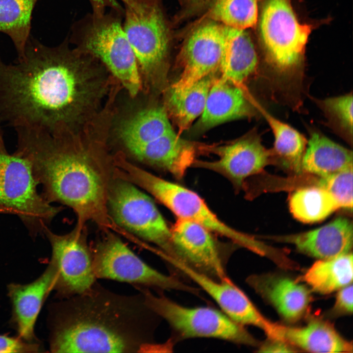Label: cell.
<instances>
[{
  "instance_id": "6da1fadb",
  "label": "cell",
  "mask_w": 353,
  "mask_h": 353,
  "mask_svg": "<svg viewBox=\"0 0 353 353\" xmlns=\"http://www.w3.org/2000/svg\"><path fill=\"white\" fill-rule=\"evenodd\" d=\"M69 43L50 47L30 35L16 64L0 58V122L50 135L86 125L108 92V70Z\"/></svg>"
},
{
  "instance_id": "7a4b0ae2",
  "label": "cell",
  "mask_w": 353,
  "mask_h": 353,
  "mask_svg": "<svg viewBox=\"0 0 353 353\" xmlns=\"http://www.w3.org/2000/svg\"><path fill=\"white\" fill-rule=\"evenodd\" d=\"M76 131L56 135L30 130L16 131L15 153L29 162L50 203L66 205L75 212L76 226L96 224L103 231L120 233L108 208L110 185L115 176L112 157L100 141L88 142Z\"/></svg>"
},
{
  "instance_id": "3957f363",
  "label": "cell",
  "mask_w": 353,
  "mask_h": 353,
  "mask_svg": "<svg viewBox=\"0 0 353 353\" xmlns=\"http://www.w3.org/2000/svg\"><path fill=\"white\" fill-rule=\"evenodd\" d=\"M50 312L52 353H137L152 341L155 318L142 294L112 292L96 281L62 299Z\"/></svg>"
},
{
  "instance_id": "277c9868",
  "label": "cell",
  "mask_w": 353,
  "mask_h": 353,
  "mask_svg": "<svg viewBox=\"0 0 353 353\" xmlns=\"http://www.w3.org/2000/svg\"><path fill=\"white\" fill-rule=\"evenodd\" d=\"M92 11L75 22L69 42L100 60L131 97L141 87L140 71L123 28L124 9Z\"/></svg>"
},
{
  "instance_id": "5b68a950",
  "label": "cell",
  "mask_w": 353,
  "mask_h": 353,
  "mask_svg": "<svg viewBox=\"0 0 353 353\" xmlns=\"http://www.w3.org/2000/svg\"><path fill=\"white\" fill-rule=\"evenodd\" d=\"M127 180L153 196L177 219L200 225L213 234L230 239L234 243L259 252L258 243L222 221L195 192L177 183L160 177L132 165L127 169Z\"/></svg>"
},
{
  "instance_id": "8992f818",
  "label": "cell",
  "mask_w": 353,
  "mask_h": 353,
  "mask_svg": "<svg viewBox=\"0 0 353 353\" xmlns=\"http://www.w3.org/2000/svg\"><path fill=\"white\" fill-rule=\"evenodd\" d=\"M136 288L142 294L146 305L168 323L179 340L210 338L245 345L257 343L243 326L222 311L208 306L186 307L163 295L152 293L149 288Z\"/></svg>"
},
{
  "instance_id": "52a82bcc",
  "label": "cell",
  "mask_w": 353,
  "mask_h": 353,
  "mask_svg": "<svg viewBox=\"0 0 353 353\" xmlns=\"http://www.w3.org/2000/svg\"><path fill=\"white\" fill-rule=\"evenodd\" d=\"M38 184L25 158L0 151V213L17 215L34 236L43 233L62 210L39 195Z\"/></svg>"
},
{
  "instance_id": "ba28073f",
  "label": "cell",
  "mask_w": 353,
  "mask_h": 353,
  "mask_svg": "<svg viewBox=\"0 0 353 353\" xmlns=\"http://www.w3.org/2000/svg\"><path fill=\"white\" fill-rule=\"evenodd\" d=\"M107 204L109 214L118 226L177 258L171 229L147 194L131 182L115 177L109 187Z\"/></svg>"
},
{
  "instance_id": "9c48e42d",
  "label": "cell",
  "mask_w": 353,
  "mask_h": 353,
  "mask_svg": "<svg viewBox=\"0 0 353 353\" xmlns=\"http://www.w3.org/2000/svg\"><path fill=\"white\" fill-rule=\"evenodd\" d=\"M123 28L139 71L154 84L165 66L169 30L157 0H122Z\"/></svg>"
},
{
  "instance_id": "30bf717a",
  "label": "cell",
  "mask_w": 353,
  "mask_h": 353,
  "mask_svg": "<svg viewBox=\"0 0 353 353\" xmlns=\"http://www.w3.org/2000/svg\"><path fill=\"white\" fill-rule=\"evenodd\" d=\"M311 31L299 23L289 0H267L261 15L260 32L267 60L281 78L295 76Z\"/></svg>"
},
{
  "instance_id": "8fae6325",
  "label": "cell",
  "mask_w": 353,
  "mask_h": 353,
  "mask_svg": "<svg viewBox=\"0 0 353 353\" xmlns=\"http://www.w3.org/2000/svg\"><path fill=\"white\" fill-rule=\"evenodd\" d=\"M91 248L93 267L98 278L131 284L134 286L161 290H176L198 295L197 288L176 277L164 274L145 262L111 231Z\"/></svg>"
},
{
  "instance_id": "7c38bea8",
  "label": "cell",
  "mask_w": 353,
  "mask_h": 353,
  "mask_svg": "<svg viewBox=\"0 0 353 353\" xmlns=\"http://www.w3.org/2000/svg\"><path fill=\"white\" fill-rule=\"evenodd\" d=\"M51 247L50 263L56 273L53 290L62 299L84 293L97 281L93 267L91 247L86 226L64 234H57L47 227L43 233Z\"/></svg>"
},
{
  "instance_id": "4fadbf2b",
  "label": "cell",
  "mask_w": 353,
  "mask_h": 353,
  "mask_svg": "<svg viewBox=\"0 0 353 353\" xmlns=\"http://www.w3.org/2000/svg\"><path fill=\"white\" fill-rule=\"evenodd\" d=\"M164 260L192 279L208 294L223 312L235 322L256 327L271 339H278L280 324L271 322L256 308L247 295L227 277L217 280L184 263L166 256Z\"/></svg>"
},
{
  "instance_id": "5bb4252c",
  "label": "cell",
  "mask_w": 353,
  "mask_h": 353,
  "mask_svg": "<svg viewBox=\"0 0 353 353\" xmlns=\"http://www.w3.org/2000/svg\"><path fill=\"white\" fill-rule=\"evenodd\" d=\"M203 150L216 154L218 158L212 161L196 160L193 166L222 175L238 190L247 177L272 164L271 150L263 146L255 129L227 145L203 146Z\"/></svg>"
},
{
  "instance_id": "9a60e30c",
  "label": "cell",
  "mask_w": 353,
  "mask_h": 353,
  "mask_svg": "<svg viewBox=\"0 0 353 353\" xmlns=\"http://www.w3.org/2000/svg\"><path fill=\"white\" fill-rule=\"evenodd\" d=\"M224 26L212 21L201 25L191 32L179 54L181 73L171 88L182 89L188 87L219 70Z\"/></svg>"
},
{
  "instance_id": "2e32d148",
  "label": "cell",
  "mask_w": 353,
  "mask_h": 353,
  "mask_svg": "<svg viewBox=\"0 0 353 353\" xmlns=\"http://www.w3.org/2000/svg\"><path fill=\"white\" fill-rule=\"evenodd\" d=\"M171 229L175 260L212 278L227 277L223 251L213 233L199 224L181 219Z\"/></svg>"
},
{
  "instance_id": "e0dca14e",
  "label": "cell",
  "mask_w": 353,
  "mask_h": 353,
  "mask_svg": "<svg viewBox=\"0 0 353 353\" xmlns=\"http://www.w3.org/2000/svg\"><path fill=\"white\" fill-rule=\"evenodd\" d=\"M56 273L50 263L37 279L27 284L12 283L7 286L12 312L10 323L17 336L31 343L39 342L34 327L41 307L53 290Z\"/></svg>"
},
{
  "instance_id": "ac0fdd59",
  "label": "cell",
  "mask_w": 353,
  "mask_h": 353,
  "mask_svg": "<svg viewBox=\"0 0 353 353\" xmlns=\"http://www.w3.org/2000/svg\"><path fill=\"white\" fill-rule=\"evenodd\" d=\"M202 146L181 138L174 131L147 143L126 149L140 162L181 179L193 166Z\"/></svg>"
},
{
  "instance_id": "d6986e66",
  "label": "cell",
  "mask_w": 353,
  "mask_h": 353,
  "mask_svg": "<svg viewBox=\"0 0 353 353\" xmlns=\"http://www.w3.org/2000/svg\"><path fill=\"white\" fill-rule=\"evenodd\" d=\"M247 94L245 88L221 76H217L195 130L204 131L225 122L254 116L258 106L252 104Z\"/></svg>"
},
{
  "instance_id": "ffe728a7",
  "label": "cell",
  "mask_w": 353,
  "mask_h": 353,
  "mask_svg": "<svg viewBox=\"0 0 353 353\" xmlns=\"http://www.w3.org/2000/svg\"><path fill=\"white\" fill-rule=\"evenodd\" d=\"M274 239L291 244L299 251L319 259H329L351 251L353 243V224L348 219L339 217L319 228Z\"/></svg>"
},
{
  "instance_id": "44dd1931",
  "label": "cell",
  "mask_w": 353,
  "mask_h": 353,
  "mask_svg": "<svg viewBox=\"0 0 353 353\" xmlns=\"http://www.w3.org/2000/svg\"><path fill=\"white\" fill-rule=\"evenodd\" d=\"M248 283L274 306L286 320L295 322L306 313L311 301L309 290L298 282L275 275H252Z\"/></svg>"
},
{
  "instance_id": "7402d4cb",
  "label": "cell",
  "mask_w": 353,
  "mask_h": 353,
  "mask_svg": "<svg viewBox=\"0 0 353 353\" xmlns=\"http://www.w3.org/2000/svg\"><path fill=\"white\" fill-rule=\"evenodd\" d=\"M224 26L220 76L245 88V83L255 72L258 64L253 44L245 29Z\"/></svg>"
},
{
  "instance_id": "603a6c76",
  "label": "cell",
  "mask_w": 353,
  "mask_h": 353,
  "mask_svg": "<svg viewBox=\"0 0 353 353\" xmlns=\"http://www.w3.org/2000/svg\"><path fill=\"white\" fill-rule=\"evenodd\" d=\"M303 156V172L326 177L353 167L352 151L334 142L318 130L309 129Z\"/></svg>"
},
{
  "instance_id": "cb8c5ba5",
  "label": "cell",
  "mask_w": 353,
  "mask_h": 353,
  "mask_svg": "<svg viewBox=\"0 0 353 353\" xmlns=\"http://www.w3.org/2000/svg\"><path fill=\"white\" fill-rule=\"evenodd\" d=\"M284 341L313 353H353V344L342 337L328 322L314 319L302 327L283 325Z\"/></svg>"
},
{
  "instance_id": "d4e9b609",
  "label": "cell",
  "mask_w": 353,
  "mask_h": 353,
  "mask_svg": "<svg viewBox=\"0 0 353 353\" xmlns=\"http://www.w3.org/2000/svg\"><path fill=\"white\" fill-rule=\"evenodd\" d=\"M174 130L164 107H147L121 120L116 132L125 148L147 143Z\"/></svg>"
},
{
  "instance_id": "484cf974",
  "label": "cell",
  "mask_w": 353,
  "mask_h": 353,
  "mask_svg": "<svg viewBox=\"0 0 353 353\" xmlns=\"http://www.w3.org/2000/svg\"><path fill=\"white\" fill-rule=\"evenodd\" d=\"M210 74L188 87L176 89L171 87L166 101L169 117L172 118L178 128V134L191 126L202 114L212 84L217 77Z\"/></svg>"
},
{
  "instance_id": "4316f807",
  "label": "cell",
  "mask_w": 353,
  "mask_h": 353,
  "mask_svg": "<svg viewBox=\"0 0 353 353\" xmlns=\"http://www.w3.org/2000/svg\"><path fill=\"white\" fill-rule=\"evenodd\" d=\"M259 111L270 126L274 137V146L270 149L272 164L298 175L302 174V159L307 140L297 130L275 117L263 108L260 107Z\"/></svg>"
},
{
  "instance_id": "83f0119b",
  "label": "cell",
  "mask_w": 353,
  "mask_h": 353,
  "mask_svg": "<svg viewBox=\"0 0 353 353\" xmlns=\"http://www.w3.org/2000/svg\"><path fill=\"white\" fill-rule=\"evenodd\" d=\"M353 279V253L319 259L296 281H303L314 292L328 294L351 283Z\"/></svg>"
},
{
  "instance_id": "f1b7e54d",
  "label": "cell",
  "mask_w": 353,
  "mask_h": 353,
  "mask_svg": "<svg viewBox=\"0 0 353 353\" xmlns=\"http://www.w3.org/2000/svg\"><path fill=\"white\" fill-rule=\"evenodd\" d=\"M213 21L223 25L246 29L257 21V0H189Z\"/></svg>"
},
{
  "instance_id": "f546056e",
  "label": "cell",
  "mask_w": 353,
  "mask_h": 353,
  "mask_svg": "<svg viewBox=\"0 0 353 353\" xmlns=\"http://www.w3.org/2000/svg\"><path fill=\"white\" fill-rule=\"evenodd\" d=\"M38 0H0V32L12 40L18 59L25 54L30 35L32 14Z\"/></svg>"
},
{
  "instance_id": "4dcf8cb0",
  "label": "cell",
  "mask_w": 353,
  "mask_h": 353,
  "mask_svg": "<svg viewBox=\"0 0 353 353\" xmlns=\"http://www.w3.org/2000/svg\"><path fill=\"white\" fill-rule=\"evenodd\" d=\"M289 206L294 218L304 223L322 221L340 208L332 195L317 185L295 190L289 197Z\"/></svg>"
},
{
  "instance_id": "1f68e13d",
  "label": "cell",
  "mask_w": 353,
  "mask_h": 353,
  "mask_svg": "<svg viewBox=\"0 0 353 353\" xmlns=\"http://www.w3.org/2000/svg\"><path fill=\"white\" fill-rule=\"evenodd\" d=\"M353 99L352 92L324 99L311 98L324 114L326 126L351 145L353 143Z\"/></svg>"
},
{
  "instance_id": "d6a6232c",
  "label": "cell",
  "mask_w": 353,
  "mask_h": 353,
  "mask_svg": "<svg viewBox=\"0 0 353 353\" xmlns=\"http://www.w3.org/2000/svg\"><path fill=\"white\" fill-rule=\"evenodd\" d=\"M317 186L335 199L340 208L352 210L353 167L326 177H321Z\"/></svg>"
},
{
  "instance_id": "836d02e7",
  "label": "cell",
  "mask_w": 353,
  "mask_h": 353,
  "mask_svg": "<svg viewBox=\"0 0 353 353\" xmlns=\"http://www.w3.org/2000/svg\"><path fill=\"white\" fill-rule=\"evenodd\" d=\"M42 349L39 342H28L7 334L0 335V353H37Z\"/></svg>"
},
{
  "instance_id": "e575fe53",
  "label": "cell",
  "mask_w": 353,
  "mask_h": 353,
  "mask_svg": "<svg viewBox=\"0 0 353 353\" xmlns=\"http://www.w3.org/2000/svg\"><path fill=\"white\" fill-rule=\"evenodd\" d=\"M353 303V286L351 283L339 290L333 311L337 314H352Z\"/></svg>"
},
{
  "instance_id": "d590c367",
  "label": "cell",
  "mask_w": 353,
  "mask_h": 353,
  "mask_svg": "<svg viewBox=\"0 0 353 353\" xmlns=\"http://www.w3.org/2000/svg\"><path fill=\"white\" fill-rule=\"evenodd\" d=\"M265 344L261 345L258 352L261 353H291L295 351L286 342L270 339Z\"/></svg>"
},
{
  "instance_id": "8d00e7d4",
  "label": "cell",
  "mask_w": 353,
  "mask_h": 353,
  "mask_svg": "<svg viewBox=\"0 0 353 353\" xmlns=\"http://www.w3.org/2000/svg\"><path fill=\"white\" fill-rule=\"evenodd\" d=\"M92 11L103 12L107 8H123L118 0H89ZM122 1V0H120Z\"/></svg>"
},
{
  "instance_id": "74e56055",
  "label": "cell",
  "mask_w": 353,
  "mask_h": 353,
  "mask_svg": "<svg viewBox=\"0 0 353 353\" xmlns=\"http://www.w3.org/2000/svg\"><path fill=\"white\" fill-rule=\"evenodd\" d=\"M0 151H7L5 147L4 140L3 139L2 133L0 128Z\"/></svg>"
}]
</instances>
